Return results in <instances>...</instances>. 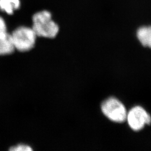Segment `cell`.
I'll return each instance as SVG.
<instances>
[{"label": "cell", "mask_w": 151, "mask_h": 151, "mask_svg": "<svg viewBox=\"0 0 151 151\" xmlns=\"http://www.w3.org/2000/svg\"><path fill=\"white\" fill-rule=\"evenodd\" d=\"M32 28L37 37L54 38L58 34V25L52 20V14L48 11H39L32 17Z\"/></svg>", "instance_id": "obj_1"}, {"label": "cell", "mask_w": 151, "mask_h": 151, "mask_svg": "<svg viewBox=\"0 0 151 151\" xmlns=\"http://www.w3.org/2000/svg\"><path fill=\"white\" fill-rule=\"evenodd\" d=\"M10 37L14 48L20 52H27L34 48L37 37L32 28L26 27L17 28Z\"/></svg>", "instance_id": "obj_2"}, {"label": "cell", "mask_w": 151, "mask_h": 151, "mask_svg": "<svg viewBox=\"0 0 151 151\" xmlns=\"http://www.w3.org/2000/svg\"><path fill=\"white\" fill-rule=\"evenodd\" d=\"M101 110L108 119L116 123H123L126 120L127 111L123 103L118 99L110 97L101 104Z\"/></svg>", "instance_id": "obj_3"}, {"label": "cell", "mask_w": 151, "mask_h": 151, "mask_svg": "<svg viewBox=\"0 0 151 151\" xmlns=\"http://www.w3.org/2000/svg\"><path fill=\"white\" fill-rule=\"evenodd\" d=\"M126 120L132 129L139 131L142 129L146 124H150L151 116L144 108L135 106L127 113Z\"/></svg>", "instance_id": "obj_4"}, {"label": "cell", "mask_w": 151, "mask_h": 151, "mask_svg": "<svg viewBox=\"0 0 151 151\" xmlns=\"http://www.w3.org/2000/svg\"><path fill=\"white\" fill-rule=\"evenodd\" d=\"M137 37L141 44L150 48L151 45V29L150 27H142L137 32Z\"/></svg>", "instance_id": "obj_5"}, {"label": "cell", "mask_w": 151, "mask_h": 151, "mask_svg": "<svg viewBox=\"0 0 151 151\" xmlns=\"http://www.w3.org/2000/svg\"><path fill=\"white\" fill-rule=\"evenodd\" d=\"M15 49L10 34L0 38V55L11 54L14 52Z\"/></svg>", "instance_id": "obj_6"}, {"label": "cell", "mask_w": 151, "mask_h": 151, "mask_svg": "<svg viewBox=\"0 0 151 151\" xmlns=\"http://www.w3.org/2000/svg\"><path fill=\"white\" fill-rule=\"evenodd\" d=\"M20 6V0H0V9L9 15H12Z\"/></svg>", "instance_id": "obj_7"}, {"label": "cell", "mask_w": 151, "mask_h": 151, "mask_svg": "<svg viewBox=\"0 0 151 151\" xmlns=\"http://www.w3.org/2000/svg\"><path fill=\"white\" fill-rule=\"evenodd\" d=\"M9 151H33L32 148L28 145L20 144L16 146L12 147Z\"/></svg>", "instance_id": "obj_8"}, {"label": "cell", "mask_w": 151, "mask_h": 151, "mask_svg": "<svg viewBox=\"0 0 151 151\" xmlns=\"http://www.w3.org/2000/svg\"><path fill=\"white\" fill-rule=\"evenodd\" d=\"M9 34L7 32V27L5 22L2 17L0 16V38H4Z\"/></svg>", "instance_id": "obj_9"}]
</instances>
